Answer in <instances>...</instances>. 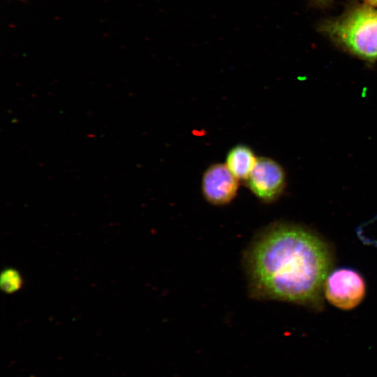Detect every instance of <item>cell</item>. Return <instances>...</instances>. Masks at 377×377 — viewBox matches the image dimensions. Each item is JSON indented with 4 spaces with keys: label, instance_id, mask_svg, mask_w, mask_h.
<instances>
[{
    "label": "cell",
    "instance_id": "cell-1",
    "mask_svg": "<svg viewBox=\"0 0 377 377\" xmlns=\"http://www.w3.org/2000/svg\"><path fill=\"white\" fill-rule=\"evenodd\" d=\"M244 258L251 296L322 306L332 257L318 235L296 225L276 223L257 235Z\"/></svg>",
    "mask_w": 377,
    "mask_h": 377
},
{
    "label": "cell",
    "instance_id": "cell-2",
    "mask_svg": "<svg viewBox=\"0 0 377 377\" xmlns=\"http://www.w3.org/2000/svg\"><path fill=\"white\" fill-rule=\"evenodd\" d=\"M320 29L338 45L367 61L377 60V9L357 7Z\"/></svg>",
    "mask_w": 377,
    "mask_h": 377
},
{
    "label": "cell",
    "instance_id": "cell-3",
    "mask_svg": "<svg viewBox=\"0 0 377 377\" xmlns=\"http://www.w3.org/2000/svg\"><path fill=\"white\" fill-rule=\"evenodd\" d=\"M366 284L362 276L350 268H339L330 271L323 286L327 300L342 310H350L363 300Z\"/></svg>",
    "mask_w": 377,
    "mask_h": 377
},
{
    "label": "cell",
    "instance_id": "cell-4",
    "mask_svg": "<svg viewBox=\"0 0 377 377\" xmlns=\"http://www.w3.org/2000/svg\"><path fill=\"white\" fill-rule=\"evenodd\" d=\"M246 184L252 193L264 202H272L282 193L286 184L282 167L267 157L258 158Z\"/></svg>",
    "mask_w": 377,
    "mask_h": 377
},
{
    "label": "cell",
    "instance_id": "cell-5",
    "mask_svg": "<svg viewBox=\"0 0 377 377\" xmlns=\"http://www.w3.org/2000/svg\"><path fill=\"white\" fill-rule=\"evenodd\" d=\"M226 164L214 163L204 172L202 190L206 200L214 205H225L236 195L239 182Z\"/></svg>",
    "mask_w": 377,
    "mask_h": 377
},
{
    "label": "cell",
    "instance_id": "cell-6",
    "mask_svg": "<svg viewBox=\"0 0 377 377\" xmlns=\"http://www.w3.org/2000/svg\"><path fill=\"white\" fill-rule=\"evenodd\" d=\"M257 161L258 158L249 147L237 145L228 152L226 165L237 179L246 181Z\"/></svg>",
    "mask_w": 377,
    "mask_h": 377
},
{
    "label": "cell",
    "instance_id": "cell-7",
    "mask_svg": "<svg viewBox=\"0 0 377 377\" xmlns=\"http://www.w3.org/2000/svg\"><path fill=\"white\" fill-rule=\"evenodd\" d=\"M22 285V279L17 272L13 269H5L1 276V286L8 293L17 290Z\"/></svg>",
    "mask_w": 377,
    "mask_h": 377
},
{
    "label": "cell",
    "instance_id": "cell-8",
    "mask_svg": "<svg viewBox=\"0 0 377 377\" xmlns=\"http://www.w3.org/2000/svg\"><path fill=\"white\" fill-rule=\"evenodd\" d=\"M316 3L324 5L330 2V0H313Z\"/></svg>",
    "mask_w": 377,
    "mask_h": 377
},
{
    "label": "cell",
    "instance_id": "cell-9",
    "mask_svg": "<svg viewBox=\"0 0 377 377\" xmlns=\"http://www.w3.org/2000/svg\"><path fill=\"white\" fill-rule=\"evenodd\" d=\"M368 3H369L370 5L373 6H376L377 7V0H366Z\"/></svg>",
    "mask_w": 377,
    "mask_h": 377
}]
</instances>
